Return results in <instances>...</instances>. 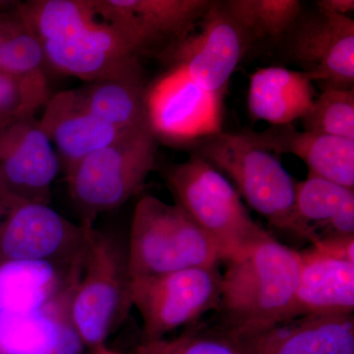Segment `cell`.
<instances>
[{
    "instance_id": "obj_1",
    "label": "cell",
    "mask_w": 354,
    "mask_h": 354,
    "mask_svg": "<svg viewBox=\"0 0 354 354\" xmlns=\"http://www.w3.org/2000/svg\"><path fill=\"white\" fill-rule=\"evenodd\" d=\"M227 263L218 326L247 337L290 320L299 281L298 251L269 234Z\"/></svg>"
},
{
    "instance_id": "obj_2",
    "label": "cell",
    "mask_w": 354,
    "mask_h": 354,
    "mask_svg": "<svg viewBox=\"0 0 354 354\" xmlns=\"http://www.w3.org/2000/svg\"><path fill=\"white\" fill-rule=\"evenodd\" d=\"M85 223V250L69 317L84 346L94 351L104 344L133 306L131 277L127 246L113 234L95 230L94 223Z\"/></svg>"
},
{
    "instance_id": "obj_3",
    "label": "cell",
    "mask_w": 354,
    "mask_h": 354,
    "mask_svg": "<svg viewBox=\"0 0 354 354\" xmlns=\"http://www.w3.org/2000/svg\"><path fill=\"white\" fill-rule=\"evenodd\" d=\"M165 180L176 204L215 242L225 262L270 234L253 220L227 177L197 153L169 167Z\"/></svg>"
},
{
    "instance_id": "obj_4",
    "label": "cell",
    "mask_w": 354,
    "mask_h": 354,
    "mask_svg": "<svg viewBox=\"0 0 354 354\" xmlns=\"http://www.w3.org/2000/svg\"><path fill=\"white\" fill-rule=\"evenodd\" d=\"M131 278L218 265L220 249L178 205L146 195L137 203L127 244Z\"/></svg>"
},
{
    "instance_id": "obj_5",
    "label": "cell",
    "mask_w": 354,
    "mask_h": 354,
    "mask_svg": "<svg viewBox=\"0 0 354 354\" xmlns=\"http://www.w3.org/2000/svg\"><path fill=\"white\" fill-rule=\"evenodd\" d=\"M157 138L149 122L125 130L120 137L91 153L66 174L70 196L82 221L124 204L137 194L153 171Z\"/></svg>"
},
{
    "instance_id": "obj_6",
    "label": "cell",
    "mask_w": 354,
    "mask_h": 354,
    "mask_svg": "<svg viewBox=\"0 0 354 354\" xmlns=\"http://www.w3.org/2000/svg\"><path fill=\"white\" fill-rule=\"evenodd\" d=\"M194 153L225 174L272 225L295 234L297 181L272 153L247 145L237 133L223 132L196 142Z\"/></svg>"
},
{
    "instance_id": "obj_7",
    "label": "cell",
    "mask_w": 354,
    "mask_h": 354,
    "mask_svg": "<svg viewBox=\"0 0 354 354\" xmlns=\"http://www.w3.org/2000/svg\"><path fill=\"white\" fill-rule=\"evenodd\" d=\"M221 290L218 265L131 278L132 305L142 317L149 342L216 311Z\"/></svg>"
},
{
    "instance_id": "obj_8",
    "label": "cell",
    "mask_w": 354,
    "mask_h": 354,
    "mask_svg": "<svg viewBox=\"0 0 354 354\" xmlns=\"http://www.w3.org/2000/svg\"><path fill=\"white\" fill-rule=\"evenodd\" d=\"M145 104L153 135L169 143L195 144L223 132V95L201 87L183 66L146 90Z\"/></svg>"
},
{
    "instance_id": "obj_9",
    "label": "cell",
    "mask_w": 354,
    "mask_h": 354,
    "mask_svg": "<svg viewBox=\"0 0 354 354\" xmlns=\"http://www.w3.org/2000/svg\"><path fill=\"white\" fill-rule=\"evenodd\" d=\"M59 158L36 116L18 118L0 129V193L9 207L50 203Z\"/></svg>"
},
{
    "instance_id": "obj_10",
    "label": "cell",
    "mask_w": 354,
    "mask_h": 354,
    "mask_svg": "<svg viewBox=\"0 0 354 354\" xmlns=\"http://www.w3.org/2000/svg\"><path fill=\"white\" fill-rule=\"evenodd\" d=\"M201 20V30L174 43L169 53L201 87L223 95L251 41L223 2L212 1Z\"/></svg>"
},
{
    "instance_id": "obj_11",
    "label": "cell",
    "mask_w": 354,
    "mask_h": 354,
    "mask_svg": "<svg viewBox=\"0 0 354 354\" xmlns=\"http://www.w3.org/2000/svg\"><path fill=\"white\" fill-rule=\"evenodd\" d=\"M0 237V249L7 262H76L86 243V223L77 225L39 203H17Z\"/></svg>"
},
{
    "instance_id": "obj_12",
    "label": "cell",
    "mask_w": 354,
    "mask_h": 354,
    "mask_svg": "<svg viewBox=\"0 0 354 354\" xmlns=\"http://www.w3.org/2000/svg\"><path fill=\"white\" fill-rule=\"evenodd\" d=\"M300 18V17H299ZM291 57L323 90L354 85V21L318 9L290 31Z\"/></svg>"
},
{
    "instance_id": "obj_13",
    "label": "cell",
    "mask_w": 354,
    "mask_h": 354,
    "mask_svg": "<svg viewBox=\"0 0 354 354\" xmlns=\"http://www.w3.org/2000/svg\"><path fill=\"white\" fill-rule=\"evenodd\" d=\"M46 64L88 83L143 80L138 53L104 21L72 38L44 43Z\"/></svg>"
},
{
    "instance_id": "obj_14",
    "label": "cell",
    "mask_w": 354,
    "mask_h": 354,
    "mask_svg": "<svg viewBox=\"0 0 354 354\" xmlns=\"http://www.w3.org/2000/svg\"><path fill=\"white\" fill-rule=\"evenodd\" d=\"M212 1L208 0H95L100 19L120 32L139 53L160 39L174 43L189 34Z\"/></svg>"
},
{
    "instance_id": "obj_15",
    "label": "cell",
    "mask_w": 354,
    "mask_h": 354,
    "mask_svg": "<svg viewBox=\"0 0 354 354\" xmlns=\"http://www.w3.org/2000/svg\"><path fill=\"white\" fill-rule=\"evenodd\" d=\"M237 134L252 148L295 156L306 164L311 176L354 189V141L297 131L290 125Z\"/></svg>"
},
{
    "instance_id": "obj_16",
    "label": "cell",
    "mask_w": 354,
    "mask_h": 354,
    "mask_svg": "<svg viewBox=\"0 0 354 354\" xmlns=\"http://www.w3.org/2000/svg\"><path fill=\"white\" fill-rule=\"evenodd\" d=\"M241 337L253 354H354L353 314L297 317Z\"/></svg>"
},
{
    "instance_id": "obj_17",
    "label": "cell",
    "mask_w": 354,
    "mask_h": 354,
    "mask_svg": "<svg viewBox=\"0 0 354 354\" xmlns=\"http://www.w3.org/2000/svg\"><path fill=\"white\" fill-rule=\"evenodd\" d=\"M39 120L66 174L84 158L109 146L125 131H120L88 113L75 90L51 95Z\"/></svg>"
},
{
    "instance_id": "obj_18",
    "label": "cell",
    "mask_w": 354,
    "mask_h": 354,
    "mask_svg": "<svg viewBox=\"0 0 354 354\" xmlns=\"http://www.w3.org/2000/svg\"><path fill=\"white\" fill-rule=\"evenodd\" d=\"M299 254V281L290 319L353 314V261L335 257L314 245Z\"/></svg>"
},
{
    "instance_id": "obj_19",
    "label": "cell",
    "mask_w": 354,
    "mask_h": 354,
    "mask_svg": "<svg viewBox=\"0 0 354 354\" xmlns=\"http://www.w3.org/2000/svg\"><path fill=\"white\" fill-rule=\"evenodd\" d=\"M295 234L311 244L354 235V190L308 174L297 184Z\"/></svg>"
},
{
    "instance_id": "obj_20",
    "label": "cell",
    "mask_w": 354,
    "mask_h": 354,
    "mask_svg": "<svg viewBox=\"0 0 354 354\" xmlns=\"http://www.w3.org/2000/svg\"><path fill=\"white\" fill-rule=\"evenodd\" d=\"M314 80L308 73L272 66L250 76L248 111L253 120L272 127L290 125L302 120L315 101Z\"/></svg>"
},
{
    "instance_id": "obj_21",
    "label": "cell",
    "mask_w": 354,
    "mask_h": 354,
    "mask_svg": "<svg viewBox=\"0 0 354 354\" xmlns=\"http://www.w3.org/2000/svg\"><path fill=\"white\" fill-rule=\"evenodd\" d=\"M46 65L44 44L23 25L0 46V71L19 84L22 97L19 118L35 116L50 101Z\"/></svg>"
},
{
    "instance_id": "obj_22",
    "label": "cell",
    "mask_w": 354,
    "mask_h": 354,
    "mask_svg": "<svg viewBox=\"0 0 354 354\" xmlns=\"http://www.w3.org/2000/svg\"><path fill=\"white\" fill-rule=\"evenodd\" d=\"M16 16L41 44L72 38L101 20L95 0H31Z\"/></svg>"
},
{
    "instance_id": "obj_23",
    "label": "cell",
    "mask_w": 354,
    "mask_h": 354,
    "mask_svg": "<svg viewBox=\"0 0 354 354\" xmlns=\"http://www.w3.org/2000/svg\"><path fill=\"white\" fill-rule=\"evenodd\" d=\"M75 91L88 113L120 131L148 122L143 80L100 81Z\"/></svg>"
},
{
    "instance_id": "obj_24",
    "label": "cell",
    "mask_w": 354,
    "mask_h": 354,
    "mask_svg": "<svg viewBox=\"0 0 354 354\" xmlns=\"http://www.w3.org/2000/svg\"><path fill=\"white\" fill-rule=\"evenodd\" d=\"M53 265L7 262L0 267V310L28 311L39 308L60 290Z\"/></svg>"
},
{
    "instance_id": "obj_25",
    "label": "cell",
    "mask_w": 354,
    "mask_h": 354,
    "mask_svg": "<svg viewBox=\"0 0 354 354\" xmlns=\"http://www.w3.org/2000/svg\"><path fill=\"white\" fill-rule=\"evenodd\" d=\"M251 43L286 36L301 16L297 0H230L223 2Z\"/></svg>"
},
{
    "instance_id": "obj_26",
    "label": "cell",
    "mask_w": 354,
    "mask_h": 354,
    "mask_svg": "<svg viewBox=\"0 0 354 354\" xmlns=\"http://www.w3.org/2000/svg\"><path fill=\"white\" fill-rule=\"evenodd\" d=\"M305 131L354 141V91L326 88L302 118Z\"/></svg>"
},
{
    "instance_id": "obj_27",
    "label": "cell",
    "mask_w": 354,
    "mask_h": 354,
    "mask_svg": "<svg viewBox=\"0 0 354 354\" xmlns=\"http://www.w3.org/2000/svg\"><path fill=\"white\" fill-rule=\"evenodd\" d=\"M242 346L241 335L216 325L203 327L174 341L149 342L143 354H234Z\"/></svg>"
},
{
    "instance_id": "obj_28",
    "label": "cell",
    "mask_w": 354,
    "mask_h": 354,
    "mask_svg": "<svg viewBox=\"0 0 354 354\" xmlns=\"http://www.w3.org/2000/svg\"><path fill=\"white\" fill-rule=\"evenodd\" d=\"M21 91L15 78L0 71V129L19 118Z\"/></svg>"
},
{
    "instance_id": "obj_29",
    "label": "cell",
    "mask_w": 354,
    "mask_h": 354,
    "mask_svg": "<svg viewBox=\"0 0 354 354\" xmlns=\"http://www.w3.org/2000/svg\"><path fill=\"white\" fill-rule=\"evenodd\" d=\"M318 9L326 12L348 16L354 10L353 0H320L317 2Z\"/></svg>"
},
{
    "instance_id": "obj_30",
    "label": "cell",
    "mask_w": 354,
    "mask_h": 354,
    "mask_svg": "<svg viewBox=\"0 0 354 354\" xmlns=\"http://www.w3.org/2000/svg\"><path fill=\"white\" fill-rule=\"evenodd\" d=\"M21 27H22V23L18 19L17 16L15 15V17L10 19L0 16V46Z\"/></svg>"
},
{
    "instance_id": "obj_31",
    "label": "cell",
    "mask_w": 354,
    "mask_h": 354,
    "mask_svg": "<svg viewBox=\"0 0 354 354\" xmlns=\"http://www.w3.org/2000/svg\"><path fill=\"white\" fill-rule=\"evenodd\" d=\"M94 354H120L115 353L113 349L109 348L108 346L102 344L94 349Z\"/></svg>"
},
{
    "instance_id": "obj_32",
    "label": "cell",
    "mask_w": 354,
    "mask_h": 354,
    "mask_svg": "<svg viewBox=\"0 0 354 354\" xmlns=\"http://www.w3.org/2000/svg\"><path fill=\"white\" fill-rule=\"evenodd\" d=\"M234 354H253L251 353L250 351H249V348H247L245 342L243 341V346L241 349H239V351H236Z\"/></svg>"
},
{
    "instance_id": "obj_33",
    "label": "cell",
    "mask_w": 354,
    "mask_h": 354,
    "mask_svg": "<svg viewBox=\"0 0 354 354\" xmlns=\"http://www.w3.org/2000/svg\"><path fill=\"white\" fill-rule=\"evenodd\" d=\"M0 201H2L1 193H0Z\"/></svg>"
}]
</instances>
